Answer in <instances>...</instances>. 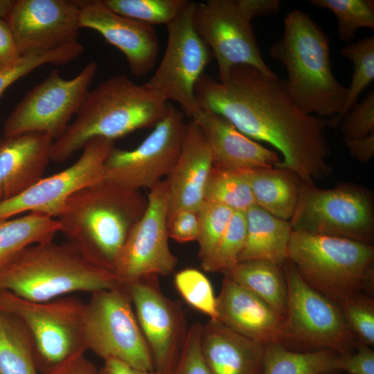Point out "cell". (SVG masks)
Instances as JSON below:
<instances>
[{"instance_id":"cell-1","label":"cell","mask_w":374,"mask_h":374,"mask_svg":"<svg viewBox=\"0 0 374 374\" xmlns=\"http://www.w3.org/2000/svg\"><path fill=\"white\" fill-rule=\"evenodd\" d=\"M201 109L220 115L239 131L265 142L282 156L277 168L314 184L329 176L330 118L308 115L290 99L284 80L247 64L231 67L222 80L203 73L195 87Z\"/></svg>"},{"instance_id":"cell-2","label":"cell","mask_w":374,"mask_h":374,"mask_svg":"<svg viewBox=\"0 0 374 374\" xmlns=\"http://www.w3.org/2000/svg\"><path fill=\"white\" fill-rule=\"evenodd\" d=\"M148 199L139 190L103 180L73 193L57 217L67 241L95 266L114 271Z\"/></svg>"},{"instance_id":"cell-3","label":"cell","mask_w":374,"mask_h":374,"mask_svg":"<svg viewBox=\"0 0 374 374\" xmlns=\"http://www.w3.org/2000/svg\"><path fill=\"white\" fill-rule=\"evenodd\" d=\"M168 103L161 93L126 75L111 77L88 92L75 121L54 140L51 160L65 161L95 137L115 141L154 127L165 116Z\"/></svg>"},{"instance_id":"cell-4","label":"cell","mask_w":374,"mask_h":374,"mask_svg":"<svg viewBox=\"0 0 374 374\" xmlns=\"http://www.w3.org/2000/svg\"><path fill=\"white\" fill-rule=\"evenodd\" d=\"M269 54L285 66V88L300 111L326 118L340 112L347 87L332 73L327 35L306 12L287 13L283 35Z\"/></svg>"},{"instance_id":"cell-5","label":"cell","mask_w":374,"mask_h":374,"mask_svg":"<svg viewBox=\"0 0 374 374\" xmlns=\"http://www.w3.org/2000/svg\"><path fill=\"white\" fill-rule=\"evenodd\" d=\"M120 286L114 271L93 265L68 242L31 245L0 269V291L34 302Z\"/></svg>"},{"instance_id":"cell-6","label":"cell","mask_w":374,"mask_h":374,"mask_svg":"<svg viewBox=\"0 0 374 374\" xmlns=\"http://www.w3.org/2000/svg\"><path fill=\"white\" fill-rule=\"evenodd\" d=\"M287 259L310 287L337 304L373 289L371 244L292 231Z\"/></svg>"},{"instance_id":"cell-7","label":"cell","mask_w":374,"mask_h":374,"mask_svg":"<svg viewBox=\"0 0 374 374\" xmlns=\"http://www.w3.org/2000/svg\"><path fill=\"white\" fill-rule=\"evenodd\" d=\"M0 310L18 317L27 328L39 373L53 374L88 350L86 303L78 298L34 302L0 291Z\"/></svg>"},{"instance_id":"cell-8","label":"cell","mask_w":374,"mask_h":374,"mask_svg":"<svg viewBox=\"0 0 374 374\" xmlns=\"http://www.w3.org/2000/svg\"><path fill=\"white\" fill-rule=\"evenodd\" d=\"M280 6L278 0L195 2L194 27L216 59L217 79H224L231 67L240 64L256 67L269 77L277 75L261 55L251 20L277 12Z\"/></svg>"},{"instance_id":"cell-9","label":"cell","mask_w":374,"mask_h":374,"mask_svg":"<svg viewBox=\"0 0 374 374\" xmlns=\"http://www.w3.org/2000/svg\"><path fill=\"white\" fill-rule=\"evenodd\" d=\"M287 300L280 344L300 352L322 349L355 351L357 341L338 305L310 287L287 259L283 264Z\"/></svg>"},{"instance_id":"cell-10","label":"cell","mask_w":374,"mask_h":374,"mask_svg":"<svg viewBox=\"0 0 374 374\" xmlns=\"http://www.w3.org/2000/svg\"><path fill=\"white\" fill-rule=\"evenodd\" d=\"M292 231L350 239L371 244L374 209L365 188L343 184L330 189L301 182L294 214Z\"/></svg>"},{"instance_id":"cell-11","label":"cell","mask_w":374,"mask_h":374,"mask_svg":"<svg viewBox=\"0 0 374 374\" xmlns=\"http://www.w3.org/2000/svg\"><path fill=\"white\" fill-rule=\"evenodd\" d=\"M87 349L104 361L114 359L154 371L152 358L125 286L91 293L86 303Z\"/></svg>"},{"instance_id":"cell-12","label":"cell","mask_w":374,"mask_h":374,"mask_svg":"<svg viewBox=\"0 0 374 374\" xmlns=\"http://www.w3.org/2000/svg\"><path fill=\"white\" fill-rule=\"evenodd\" d=\"M98 64L89 62L71 79H64L52 70L39 83L28 91L6 118L3 138L28 132H44L54 140L60 137L85 99Z\"/></svg>"},{"instance_id":"cell-13","label":"cell","mask_w":374,"mask_h":374,"mask_svg":"<svg viewBox=\"0 0 374 374\" xmlns=\"http://www.w3.org/2000/svg\"><path fill=\"white\" fill-rule=\"evenodd\" d=\"M195 2L188 1L179 15L166 25L168 42L161 63L144 84L179 104L193 118L201 107L195 87L211 58V52L193 24Z\"/></svg>"},{"instance_id":"cell-14","label":"cell","mask_w":374,"mask_h":374,"mask_svg":"<svg viewBox=\"0 0 374 374\" xmlns=\"http://www.w3.org/2000/svg\"><path fill=\"white\" fill-rule=\"evenodd\" d=\"M186 127L184 114L169 103L165 116L136 148L111 150L104 164L105 179L134 190L151 189L175 163Z\"/></svg>"},{"instance_id":"cell-15","label":"cell","mask_w":374,"mask_h":374,"mask_svg":"<svg viewBox=\"0 0 374 374\" xmlns=\"http://www.w3.org/2000/svg\"><path fill=\"white\" fill-rule=\"evenodd\" d=\"M114 141L95 137L83 147L80 157L64 170L8 199L0 200V220L23 213H39L57 219L67 199L76 191L105 179L104 164Z\"/></svg>"},{"instance_id":"cell-16","label":"cell","mask_w":374,"mask_h":374,"mask_svg":"<svg viewBox=\"0 0 374 374\" xmlns=\"http://www.w3.org/2000/svg\"><path fill=\"white\" fill-rule=\"evenodd\" d=\"M147 199L146 210L127 237L114 267L122 286L148 276L168 275L177 263L168 244L165 181L150 189Z\"/></svg>"},{"instance_id":"cell-17","label":"cell","mask_w":374,"mask_h":374,"mask_svg":"<svg viewBox=\"0 0 374 374\" xmlns=\"http://www.w3.org/2000/svg\"><path fill=\"white\" fill-rule=\"evenodd\" d=\"M125 287L150 351L154 372L172 374L189 329L181 308L163 294L158 276H148Z\"/></svg>"},{"instance_id":"cell-18","label":"cell","mask_w":374,"mask_h":374,"mask_svg":"<svg viewBox=\"0 0 374 374\" xmlns=\"http://www.w3.org/2000/svg\"><path fill=\"white\" fill-rule=\"evenodd\" d=\"M81 1L17 0L5 19L19 53L78 42Z\"/></svg>"},{"instance_id":"cell-19","label":"cell","mask_w":374,"mask_h":374,"mask_svg":"<svg viewBox=\"0 0 374 374\" xmlns=\"http://www.w3.org/2000/svg\"><path fill=\"white\" fill-rule=\"evenodd\" d=\"M80 26L99 33L124 55L131 74L140 77L154 66L159 39L153 26L122 16L103 1H81Z\"/></svg>"},{"instance_id":"cell-20","label":"cell","mask_w":374,"mask_h":374,"mask_svg":"<svg viewBox=\"0 0 374 374\" xmlns=\"http://www.w3.org/2000/svg\"><path fill=\"white\" fill-rule=\"evenodd\" d=\"M209 145L197 123L186 124L179 157L164 181L168 194L167 224L179 212H197L204 201L213 168Z\"/></svg>"},{"instance_id":"cell-21","label":"cell","mask_w":374,"mask_h":374,"mask_svg":"<svg viewBox=\"0 0 374 374\" xmlns=\"http://www.w3.org/2000/svg\"><path fill=\"white\" fill-rule=\"evenodd\" d=\"M217 320L263 346L280 344L284 319L249 290L224 276L216 296Z\"/></svg>"},{"instance_id":"cell-22","label":"cell","mask_w":374,"mask_h":374,"mask_svg":"<svg viewBox=\"0 0 374 374\" xmlns=\"http://www.w3.org/2000/svg\"><path fill=\"white\" fill-rule=\"evenodd\" d=\"M211 152L213 166L223 169L256 170L276 167L280 154L239 131L223 116L201 109L193 118Z\"/></svg>"},{"instance_id":"cell-23","label":"cell","mask_w":374,"mask_h":374,"mask_svg":"<svg viewBox=\"0 0 374 374\" xmlns=\"http://www.w3.org/2000/svg\"><path fill=\"white\" fill-rule=\"evenodd\" d=\"M53 141L44 132H28L0 140L1 199L19 194L43 178L51 160Z\"/></svg>"},{"instance_id":"cell-24","label":"cell","mask_w":374,"mask_h":374,"mask_svg":"<svg viewBox=\"0 0 374 374\" xmlns=\"http://www.w3.org/2000/svg\"><path fill=\"white\" fill-rule=\"evenodd\" d=\"M265 348L216 320L202 325L201 349L211 374H263Z\"/></svg>"},{"instance_id":"cell-25","label":"cell","mask_w":374,"mask_h":374,"mask_svg":"<svg viewBox=\"0 0 374 374\" xmlns=\"http://www.w3.org/2000/svg\"><path fill=\"white\" fill-rule=\"evenodd\" d=\"M245 215L246 238L240 262L265 260L282 265L287 260L292 232L289 221L255 204L245 211Z\"/></svg>"},{"instance_id":"cell-26","label":"cell","mask_w":374,"mask_h":374,"mask_svg":"<svg viewBox=\"0 0 374 374\" xmlns=\"http://www.w3.org/2000/svg\"><path fill=\"white\" fill-rule=\"evenodd\" d=\"M301 181L292 171L274 167L253 170L251 186L255 205L289 221L295 211Z\"/></svg>"},{"instance_id":"cell-27","label":"cell","mask_w":374,"mask_h":374,"mask_svg":"<svg viewBox=\"0 0 374 374\" xmlns=\"http://www.w3.org/2000/svg\"><path fill=\"white\" fill-rule=\"evenodd\" d=\"M223 274L249 290L284 319L287 287L283 265L265 260L241 261Z\"/></svg>"},{"instance_id":"cell-28","label":"cell","mask_w":374,"mask_h":374,"mask_svg":"<svg viewBox=\"0 0 374 374\" xmlns=\"http://www.w3.org/2000/svg\"><path fill=\"white\" fill-rule=\"evenodd\" d=\"M60 231L57 219L39 213L0 220V269L27 247L53 240Z\"/></svg>"},{"instance_id":"cell-29","label":"cell","mask_w":374,"mask_h":374,"mask_svg":"<svg viewBox=\"0 0 374 374\" xmlns=\"http://www.w3.org/2000/svg\"><path fill=\"white\" fill-rule=\"evenodd\" d=\"M339 355L330 349L300 352L290 350L280 344H271L265 348L263 374H321L339 371Z\"/></svg>"},{"instance_id":"cell-30","label":"cell","mask_w":374,"mask_h":374,"mask_svg":"<svg viewBox=\"0 0 374 374\" xmlns=\"http://www.w3.org/2000/svg\"><path fill=\"white\" fill-rule=\"evenodd\" d=\"M30 335L16 316L0 310V374H38Z\"/></svg>"},{"instance_id":"cell-31","label":"cell","mask_w":374,"mask_h":374,"mask_svg":"<svg viewBox=\"0 0 374 374\" xmlns=\"http://www.w3.org/2000/svg\"><path fill=\"white\" fill-rule=\"evenodd\" d=\"M252 171L213 166L205 188L204 201L245 212L255 204L251 186Z\"/></svg>"},{"instance_id":"cell-32","label":"cell","mask_w":374,"mask_h":374,"mask_svg":"<svg viewBox=\"0 0 374 374\" xmlns=\"http://www.w3.org/2000/svg\"><path fill=\"white\" fill-rule=\"evenodd\" d=\"M354 66L350 84L340 112L330 118V128L336 129L344 115L357 103L360 93L374 80V36L350 43L340 49Z\"/></svg>"},{"instance_id":"cell-33","label":"cell","mask_w":374,"mask_h":374,"mask_svg":"<svg viewBox=\"0 0 374 374\" xmlns=\"http://www.w3.org/2000/svg\"><path fill=\"white\" fill-rule=\"evenodd\" d=\"M84 49V46L78 41L56 48L33 51L20 55L0 70V97L14 82L39 66L48 64H67L79 57Z\"/></svg>"},{"instance_id":"cell-34","label":"cell","mask_w":374,"mask_h":374,"mask_svg":"<svg viewBox=\"0 0 374 374\" xmlns=\"http://www.w3.org/2000/svg\"><path fill=\"white\" fill-rule=\"evenodd\" d=\"M310 3L335 14L337 19V36L341 42H350L361 28L374 30L373 0H310Z\"/></svg>"},{"instance_id":"cell-35","label":"cell","mask_w":374,"mask_h":374,"mask_svg":"<svg viewBox=\"0 0 374 374\" xmlns=\"http://www.w3.org/2000/svg\"><path fill=\"white\" fill-rule=\"evenodd\" d=\"M246 238L244 211H234L229 224L211 253L201 260L204 271L221 272L231 269L239 262Z\"/></svg>"},{"instance_id":"cell-36","label":"cell","mask_w":374,"mask_h":374,"mask_svg":"<svg viewBox=\"0 0 374 374\" xmlns=\"http://www.w3.org/2000/svg\"><path fill=\"white\" fill-rule=\"evenodd\" d=\"M114 12L136 21L150 24L171 22L181 11L186 0H103Z\"/></svg>"},{"instance_id":"cell-37","label":"cell","mask_w":374,"mask_h":374,"mask_svg":"<svg viewBox=\"0 0 374 374\" xmlns=\"http://www.w3.org/2000/svg\"><path fill=\"white\" fill-rule=\"evenodd\" d=\"M177 290L191 307L217 320L216 296L208 278L199 270L186 268L177 272L174 278Z\"/></svg>"},{"instance_id":"cell-38","label":"cell","mask_w":374,"mask_h":374,"mask_svg":"<svg viewBox=\"0 0 374 374\" xmlns=\"http://www.w3.org/2000/svg\"><path fill=\"white\" fill-rule=\"evenodd\" d=\"M343 319L359 343L374 346V299L371 294H355L337 304Z\"/></svg>"},{"instance_id":"cell-39","label":"cell","mask_w":374,"mask_h":374,"mask_svg":"<svg viewBox=\"0 0 374 374\" xmlns=\"http://www.w3.org/2000/svg\"><path fill=\"white\" fill-rule=\"evenodd\" d=\"M233 210L221 204L204 201L197 211L199 222V257L207 258L226 229Z\"/></svg>"},{"instance_id":"cell-40","label":"cell","mask_w":374,"mask_h":374,"mask_svg":"<svg viewBox=\"0 0 374 374\" xmlns=\"http://www.w3.org/2000/svg\"><path fill=\"white\" fill-rule=\"evenodd\" d=\"M343 140L366 137L374 132V91H370L359 103H356L339 123Z\"/></svg>"},{"instance_id":"cell-41","label":"cell","mask_w":374,"mask_h":374,"mask_svg":"<svg viewBox=\"0 0 374 374\" xmlns=\"http://www.w3.org/2000/svg\"><path fill=\"white\" fill-rule=\"evenodd\" d=\"M202 324L196 321L188 331L186 339L172 374H211L202 355Z\"/></svg>"},{"instance_id":"cell-42","label":"cell","mask_w":374,"mask_h":374,"mask_svg":"<svg viewBox=\"0 0 374 374\" xmlns=\"http://www.w3.org/2000/svg\"><path fill=\"white\" fill-rule=\"evenodd\" d=\"M339 371L346 374H374V351L371 346L357 342L354 352L340 354Z\"/></svg>"},{"instance_id":"cell-43","label":"cell","mask_w":374,"mask_h":374,"mask_svg":"<svg viewBox=\"0 0 374 374\" xmlns=\"http://www.w3.org/2000/svg\"><path fill=\"white\" fill-rule=\"evenodd\" d=\"M169 238L184 243L197 240L199 222L197 212L183 211L178 213L168 225Z\"/></svg>"},{"instance_id":"cell-44","label":"cell","mask_w":374,"mask_h":374,"mask_svg":"<svg viewBox=\"0 0 374 374\" xmlns=\"http://www.w3.org/2000/svg\"><path fill=\"white\" fill-rule=\"evenodd\" d=\"M12 30L6 20L0 19V70L20 56Z\"/></svg>"},{"instance_id":"cell-45","label":"cell","mask_w":374,"mask_h":374,"mask_svg":"<svg viewBox=\"0 0 374 374\" xmlns=\"http://www.w3.org/2000/svg\"><path fill=\"white\" fill-rule=\"evenodd\" d=\"M349 154L358 162L367 164L374 155V132L366 137L355 140H343Z\"/></svg>"},{"instance_id":"cell-46","label":"cell","mask_w":374,"mask_h":374,"mask_svg":"<svg viewBox=\"0 0 374 374\" xmlns=\"http://www.w3.org/2000/svg\"><path fill=\"white\" fill-rule=\"evenodd\" d=\"M98 374H157L154 371L139 369L121 362L108 359L98 370Z\"/></svg>"},{"instance_id":"cell-47","label":"cell","mask_w":374,"mask_h":374,"mask_svg":"<svg viewBox=\"0 0 374 374\" xmlns=\"http://www.w3.org/2000/svg\"><path fill=\"white\" fill-rule=\"evenodd\" d=\"M53 374H98V370L83 355Z\"/></svg>"},{"instance_id":"cell-48","label":"cell","mask_w":374,"mask_h":374,"mask_svg":"<svg viewBox=\"0 0 374 374\" xmlns=\"http://www.w3.org/2000/svg\"><path fill=\"white\" fill-rule=\"evenodd\" d=\"M13 2L12 0H0V19H6Z\"/></svg>"},{"instance_id":"cell-49","label":"cell","mask_w":374,"mask_h":374,"mask_svg":"<svg viewBox=\"0 0 374 374\" xmlns=\"http://www.w3.org/2000/svg\"><path fill=\"white\" fill-rule=\"evenodd\" d=\"M3 196V190H2V177L0 169V200L2 199Z\"/></svg>"},{"instance_id":"cell-50","label":"cell","mask_w":374,"mask_h":374,"mask_svg":"<svg viewBox=\"0 0 374 374\" xmlns=\"http://www.w3.org/2000/svg\"><path fill=\"white\" fill-rule=\"evenodd\" d=\"M321 374H341L339 371H330V372H326Z\"/></svg>"}]
</instances>
